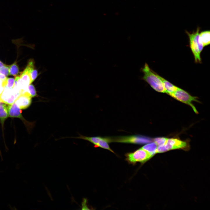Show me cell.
<instances>
[{"label":"cell","mask_w":210,"mask_h":210,"mask_svg":"<svg viewBox=\"0 0 210 210\" xmlns=\"http://www.w3.org/2000/svg\"><path fill=\"white\" fill-rule=\"evenodd\" d=\"M7 109L8 117L20 118H22L21 109L15 101L11 104H8Z\"/></svg>","instance_id":"cell-10"},{"label":"cell","mask_w":210,"mask_h":210,"mask_svg":"<svg viewBox=\"0 0 210 210\" xmlns=\"http://www.w3.org/2000/svg\"><path fill=\"white\" fill-rule=\"evenodd\" d=\"M141 70L144 74L142 80L146 82L156 91L165 93L162 80L158 76L157 74L150 68L147 63H145Z\"/></svg>","instance_id":"cell-1"},{"label":"cell","mask_w":210,"mask_h":210,"mask_svg":"<svg viewBox=\"0 0 210 210\" xmlns=\"http://www.w3.org/2000/svg\"><path fill=\"white\" fill-rule=\"evenodd\" d=\"M167 139L165 137H158L155 138L154 141L157 146H162L165 144Z\"/></svg>","instance_id":"cell-17"},{"label":"cell","mask_w":210,"mask_h":210,"mask_svg":"<svg viewBox=\"0 0 210 210\" xmlns=\"http://www.w3.org/2000/svg\"></svg>","instance_id":"cell-25"},{"label":"cell","mask_w":210,"mask_h":210,"mask_svg":"<svg viewBox=\"0 0 210 210\" xmlns=\"http://www.w3.org/2000/svg\"><path fill=\"white\" fill-rule=\"evenodd\" d=\"M9 66L5 65L0 68V73L7 76L9 75Z\"/></svg>","instance_id":"cell-20"},{"label":"cell","mask_w":210,"mask_h":210,"mask_svg":"<svg viewBox=\"0 0 210 210\" xmlns=\"http://www.w3.org/2000/svg\"><path fill=\"white\" fill-rule=\"evenodd\" d=\"M2 62L0 61V67L5 65Z\"/></svg>","instance_id":"cell-23"},{"label":"cell","mask_w":210,"mask_h":210,"mask_svg":"<svg viewBox=\"0 0 210 210\" xmlns=\"http://www.w3.org/2000/svg\"><path fill=\"white\" fill-rule=\"evenodd\" d=\"M14 82L15 79L14 78H7L6 85L5 87L9 88H13L14 85Z\"/></svg>","instance_id":"cell-19"},{"label":"cell","mask_w":210,"mask_h":210,"mask_svg":"<svg viewBox=\"0 0 210 210\" xmlns=\"http://www.w3.org/2000/svg\"><path fill=\"white\" fill-rule=\"evenodd\" d=\"M187 146L188 144L185 141L176 138H168L164 145L157 147L156 153L164 152L173 149H184Z\"/></svg>","instance_id":"cell-4"},{"label":"cell","mask_w":210,"mask_h":210,"mask_svg":"<svg viewBox=\"0 0 210 210\" xmlns=\"http://www.w3.org/2000/svg\"><path fill=\"white\" fill-rule=\"evenodd\" d=\"M200 36L204 47L210 44V32L209 30L201 32L200 33Z\"/></svg>","instance_id":"cell-13"},{"label":"cell","mask_w":210,"mask_h":210,"mask_svg":"<svg viewBox=\"0 0 210 210\" xmlns=\"http://www.w3.org/2000/svg\"><path fill=\"white\" fill-rule=\"evenodd\" d=\"M152 156L146 151L141 148L132 153L126 155L127 159L131 163L137 162L144 163L149 160Z\"/></svg>","instance_id":"cell-7"},{"label":"cell","mask_w":210,"mask_h":210,"mask_svg":"<svg viewBox=\"0 0 210 210\" xmlns=\"http://www.w3.org/2000/svg\"><path fill=\"white\" fill-rule=\"evenodd\" d=\"M29 75L31 80V83H32L36 78L38 76V71L33 68L29 73Z\"/></svg>","instance_id":"cell-18"},{"label":"cell","mask_w":210,"mask_h":210,"mask_svg":"<svg viewBox=\"0 0 210 210\" xmlns=\"http://www.w3.org/2000/svg\"><path fill=\"white\" fill-rule=\"evenodd\" d=\"M87 200L86 199H83L81 204V209L82 210L89 209L88 208L87 205Z\"/></svg>","instance_id":"cell-21"},{"label":"cell","mask_w":210,"mask_h":210,"mask_svg":"<svg viewBox=\"0 0 210 210\" xmlns=\"http://www.w3.org/2000/svg\"><path fill=\"white\" fill-rule=\"evenodd\" d=\"M73 138L81 139L88 141L94 145L96 147H100L108 150L114 153L108 145L110 142L109 137H102L99 136L89 137L80 135V136Z\"/></svg>","instance_id":"cell-8"},{"label":"cell","mask_w":210,"mask_h":210,"mask_svg":"<svg viewBox=\"0 0 210 210\" xmlns=\"http://www.w3.org/2000/svg\"><path fill=\"white\" fill-rule=\"evenodd\" d=\"M32 97L26 91L22 92L15 102L21 109L27 108L32 103Z\"/></svg>","instance_id":"cell-9"},{"label":"cell","mask_w":210,"mask_h":210,"mask_svg":"<svg viewBox=\"0 0 210 210\" xmlns=\"http://www.w3.org/2000/svg\"><path fill=\"white\" fill-rule=\"evenodd\" d=\"M170 95L176 99L190 106L195 113H198L195 107L192 103L193 101L200 102L197 100L198 98L196 97L191 96L186 91L179 88Z\"/></svg>","instance_id":"cell-3"},{"label":"cell","mask_w":210,"mask_h":210,"mask_svg":"<svg viewBox=\"0 0 210 210\" xmlns=\"http://www.w3.org/2000/svg\"><path fill=\"white\" fill-rule=\"evenodd\" d=\"M4 88L2 85L0 84V96L3 92Z\"/></svg>","instance_id":"cell-22"},{"label":"cell","mask_w":210,"mask_h":210,"mask_svg":"<svg viewBox=\"0 0 210 210\" xmlns=\"http://www.w3.org/2000/svg\"><path fill=\"white\" fill-rule=\"evenodd\" d=\"M200 28L198 27L195 32L192 33L186 31L188 36L190 47L196 63L201 62L200 55L204 47L200 38Z\"/></svg>","instance_id":"cell-2"},{"label":"cell","mask_w":210,"mask_h":210,"mask_svg":"<svg viewBox=\"0 0 210 210\" xmlns=\"http://www.w3.org/2000/svg\"><path fill=\"white\" fill-rule=\"evenodd\" d=\"M21 93V90L18 88L13 87L9 88L5 87L0 96V102L7 104H11L14 102Z\"/></svg>","instance_id":"cell-6"},{"label":"cell","mask_w":210,"mask_h":210,"mask_svg":"<svg viewBox=\"0 0 210 210\" xmlns=\"http://www.w3.org/2000/svg\"><path fill=\"white\" fill-rule=\"evenodd\" d=\"M158 146L154 142L150 143L143 146L141 148L149 153L152 156L156 153Z\"/></svg>","instance_id":"cell-14"},{"label":"cell","mask_w":210,"mask_h":210,"mask_svg":"<svg viewBox=\"0 0 210 210\" xmlns=\"http://www.w3.org/2000/svg\"><path fill=\"white\" fill-rule=\"evenodd\" d=\"M25 91L29 93L32 98L34 97L37 95L35 88L32 84H30Z\"/></svg>","instance_id":"cell-16"},{"label":"cell","mask_w":210,"mask_h":210,"mask_svg":"<svg viewBox=\"0 0 210 210\" xmlns=\"http://www.w3.org/2000/svg\"><path fill=\"white\" fill-rule=\"evenodd\" d=\"M111 142L127 143L138 144H143L150 142V139L141 135L119 136L111 138Z\"/></svg>","instance_id":"cell-5"},{"label":"cell","mask_w":210,"mask_h":210,"mask_svg":"<svg viewBox=\"0 0 210 210\" xmlns=\"http://www.w3.org/2000/svg\"><path fill=\"white\" fill-rule=\"evenodd\" d=\"M19 72L18 66L16 62L9 66V75L15 76L18 74Z\"/></svg>","instance_id":"cell-15"},{"label":"cell","mask_w":210,"mask_h":210,"mask_svg":"<svg viewBox=\"0 0 210 210\" xmlns=\"http://www.w3.org/2000/svg\"><path fill=\"white\" fill-rule=\"evenodd\" d=\"M0 155H1V158H2V156L1 155V152H0Z\"/></svg>","instance_id":"cell-24"},{"label":"cell","mask_w":210,"mask_h":210,"mask_svg":"<svg viewBox=\"0 0 210 210\" xmlns=\"http://www.w3.org/2000/svg\"><path fill=\"white\" fill-rule=\"evenodd\" d=\"M161 80L165 90V93L169 95L175 91L178 87L176 86L162 77L157 74Z\"/></svg>","instance_id":"cell-11"},{"label":"cell","mask_w":210,"mask_h":210,"mask_svg":"<svg viewBox=\"0 0 210 210\" xmlns=\"http://www.w3.org/2000/svg\"><path fill=\"white\" fill-rule=\"evenodd\" d=\"M7 104L0 102V120L2 124L8 117Z\"/></svg>","instance_id":"cell-12"}]
</instances>
